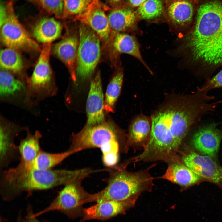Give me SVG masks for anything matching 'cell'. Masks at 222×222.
<instances>
[{
  "instance_id": "obj_1",
  "label": "cell",
  "mask_w": 222,
  "mask_h": 222,
  "mask_svg": "<svg viewBox=\"0 0 222 222\" xmlns=\"http://www.w3.org/2000/svg\"><path fill=\"white\" fill-rule=\"evenodd\" d=\"M214 99L197 91L180 96L164 104L151 117L149 139L144 150L135 157L138 162L162 160L170 163L179 159L177 152L183 140L203 116L214 110Z\"/></svg>"
},
{
  "instance_id": "obj_2",
  "label": "cell",
  "mask_w": 222,
  "mask_h": 222,
  "mask_svg": "<svg viewBox=\"0 0 222 222\" xmlns=\"http://www.w3.org/2000/svg\"><path fill=\"white\" fill-rule=\"evenodd\" d=\"M182 39L181 49L195 74L208 77L222 65V4L212 1L201 5Z\"/></svg>"
},
{
  "instance_id": "obj_3",
  "label": "cell",
  "mask_w": 222,
  "mask_h": 222,
  "mask_svg": "<svg viewBox=\"0 0 222 222\" xmlns=\"http://www.w3.org/2000/svg\"><path fill=\"white\" fill-rule=\"evenodd\" d=\"M84 173L82 169L38 170L23 168L17 166L3 173V183L8 189L3 198L10 200L23 191L45 190L65 185L81 178Z\"/></svg>"
},
{
  "instance_id": "obj_4",
  "label": "cell",
  "mask_w": 222,
  "mask_h": 222,
  "mask_svg": "<svg viewBox=\"0 0 222 222\" xmlns=\"http://www.w3.org/2000/svg\"><path fill=\"white\" fill-rule=\"evenodd\" d=\"M125 166L109 168L107 186L99 192L92 194L90 202L113 200H130L134 203L142 192L152 190L154 178L149 173L151 166L132 172L126 170Z\"/></svg>"
},
{
  "instance_id": "obj_5",
  "label": "cell",
  "mask_w": 222,
  "mask_h": 222,
  "mask_svg": "<svg viewBox=\"0 0 222 222\" xmlns=\"http://www.w3.org/2000/svg\"><path fill=\"white\" fill-rule=\"evenodd\" d=\"M114 125L105 122L96 125L85 126L73 137L68 150L77 153L87 149L100 148L102 154L121 148L119 134Z\"/></svg>"
},
{
  "instance_id": "obj_6",
  "label": "cell",
  "mask_w": 222,
  "mask_h": 222,
  "mask_svg": "<svg viewBox=\"0 0 222 222\" xmlns=\"http://www.w3.org/2000/svg\"><path fill=\"white\" fill-rule=\"evenodd\" d=\"M83 179H79L65 185L57 197L46 208L33 214L37 217L46 213L57 211L72 220L83 217V205L89 203L91 194L87 192L82 185Z\"/></svg>"
},
{
  "instance_id": "obj_7",
  "label": "cell",
  "mask_w": 222,
  "mask_h": 222,
  "mask_svg": "<svg viewBox=\"0 0 222 222\" xmlns=\"http://www.w3.org/2000/svg\"><path fill=\"white\" fill-rule=\"evenodd\" d=\"M0 25L1 40L7 47L17 50L41 51L38 44L30 36L18 19L12 2L3 5Z\"/></svg>"
},
{
  "instance_id": "obj_8",
  "label": "cell",
  "mask_w": 222,
  "mask_h": 222,
  "mask_svg": "<svg viewBox=\"0 0 222 222\" xmlns=\"http://www.w3.org/2000/svg\"><path fill=\"white\" fill-rule=\"evenodd\" d=\"M76 77L84 80L92 75L101 56L100 38L88 25L81 23L79 27Z\"/></svg>"
},
{
  "instance_id": "obj_9",
  "label": "cell",
  "mask_w": 222,
  "mask_h": 222,
  "mask_svg": "<svg viewBox=\"0 0 222 222\" xmlns=\"http://www.w3.org/2000/svg\"><path fill=\"white\" fill-rule=\"evenodd\" d=\"M51 43L45 44L28 81L27 94V99L31 98L42 99L55 94L51 84L50 65Z\"/></svg>"
},
{
  "instance_id": "obj_10",
  "label": "cell",
  "mask_w": 222,
  "mask_h": 222,
  "mask_svg": "<svg viewBox=\"0 0 222 222\" xmlns=\"http://www.w3.org/2000/svg\"><path fill=\"white\" fill-rule=\"evenodd\" d=\"M182 155V163L202 179L214 183L222 190V167L212 158L189 149Z\"/></svg>"
},
{
  "instance_id": "obj_11",
  "label": "cell",
  "mask_w": 222,
  "mask_h": 222,
  "mask_svg": "<svg viewBox=\"0 0 222 222\" xmlns=\"http://www.w3.org/2000/svg\"><path fill=\"white\" fill-rule=\"evenodd\" d=\"M217 125L212 123L199 128L193 135L190 141L195 150L212 158L217 155L222 139V129L217 128Z\"/></svg>"
},
{
  "instance_id": "obj_12",
  "label": "cell",
  "mask_w": 222,
  "mask_h": 222,
  "mask_svg": "<svg viewBox=\"0 0 222 222\" xmlns=\"http://www.w3.org/2000/svg\"><path fill=\"white\" fill-rule=\"evenodd\" d=\"M74 20L89 27L104 42L109 40L111 30L107 16L99 0H93L84 12L75 17Z\"/></svg>"
},
{
  "instance_id": "obj_13",
  "label": "cell",
  "mask_w": 222,
  "mask_h": 222,
  "mask_svg": "<svg viewBox=\"0 0 222 222\" xmlns=\"http://www.w3.org/2000/svg\"><path fill=\"white\" fill-rule=\"evenodd\" d=\"M104 101L100 72L98 71L92 80L86 103V126H92L105 122Z\"/></svg>"
},
{
  "instance_id": "obj_14",
  "label": "cell",
  "mask_w": 222,
  "mask_h": 222,
  "mask_svg": "<svg viewBox=\"0 0 222 222\" xmlns=\"http://www.w3.org/2000/svg\"><path fill=\"white\" fill-rule=\"evenodd\" d=\"M194 13L193 6L189 0L171 2L166 12L168 22L176 29L182 31L183 36L191 29Z\"/></svg>"
},
{
  "instance_id": "obj_15",
  "label": "cell",
  "mask_w": 222,
  "mask_h": 222,
  "mask_svg": "<svg viewBox=\"0 0 222 222\" xmlns=\"http://www.w3.org/2000/svg\"><path fill=\"white\" fill-rule=\"evenodd\" d=\"M134 203L130 200H110L84 208L80 222L92 220H106L124 213Z\"/></svg>"
},
{
  "instance_id": "obj_16",
  "label": "cell",
  "mask_w": 222,
  "mask_h": 222,
  "mask_svg": "<svg viewBox=\"0 0 222 222\" xmlns=\"http://www.w3.org/2000/svg\"><path fill=\"white\" fill-rule=\"evenodd\" d=\"M78 46V38L76 35H72L56 43L53 49L54 54L66 65L74 82L77 79Z\"/></svg>"
},
{
  "instance_id": "obj_17",
  "label": "cell",
  "mask_w": 222,
  "mask_h": 222,
  "mask_svg": "<svg viewBox=\"0 0 222 222\" xmlns=\"http://www.w3.org/2000/svg\"><path fill=\"white\" fill-rule=\"evenodd\" d=\"M107 17L111 30L116 33L138 32L137 16L130 8L122 5L112 8Z\"/></svg>"
},
{
  "instance_id": "obj_18",
  "label": "cell",
  "mask_w": 222,
  "mask_h": 222,
  "mask_svg": "<svg viewBox=\"0 0 222 222\" xmlns=\"http://www.w3.org/2000/svg\"><path fill=\"white\" fill-rule=\"evenodd\" d=\"M151 122L150 119L143 115L137 116L130 126L126 144L124 151L129 147L138 148L146 146L150 135Z\"/></svg>"
},
{
  "instance_id": "obj_19",
  "label": "cell",
  "mask_w": 222,
  "mask_h": 222,
  "mask_svg": "<svg viewBox=\"0 0 222 222\" xmlns=\"http://www.w3.org/2000/svg\"><path fill=\"white\" fill-rule=\"evenodd\" d=\"M183 187H188L199 182L202 178L183 164L171 163L164 174L159 177Z\"/></svg>"
},
{
  "instance_id": "obj_20",
  "label": "cell",
  "mask_w": 222,
  "mask_h": 222,
  "mask_svg": "<svg viewBox=\"0 0 222 222\" xmlns=\"http://www.w3.org/2000/svg\"><path fill=\"white\" fill-rule=\"evenodd\" d=\"M62 26L59 22L51 17L39 20L32 30V35L38 41L45 44L51 43L60 35Z\"/></svg>"
},
{
  "instance_id": "obj_21",
  "label": "cell",
  "mask_w": 222,
  "mask_h": 222,
  "mask_svg": "<svg viewBox=\"0 0 222 222\" xmlns=\"http://www.w3.org/2000/svg\"><path fill=\"white\" fill-rule=\"evenodd\" d=\"M40 134L36 131L34 134H29L20 142L19 150L21 161L18 165L26 168H32L33 163L41 151L39 139Z\"/></svg>"
},
{
  "instance_id": "obj_22",
  "label": "cell",
  "mask_w": 222,
  "mask_h": 222,
  "mask_svg": "<svg viewBox=\"0 0 222 222\" xmlns=\"http://www.w3.org/2000/svg\"><path fill=\"white\" fill-rule=\"evenodd\" d=\"M113 44L117 52L134 57L151 72L142 57L139 45L134 36L125 33H116L113 37Z\"/></svg>"
},
{
  "instance_id": "obj_23",
  "label": "cell",
  "mask_w": 222,
  "mask_h": 222,
  "mask_svg": "<svg viewBox=\"0 0 222 222\" xmlns=\"http://www.w3.org/2000/svg\"><path fill=\"white\" fill-rule=\"evenodd\" d=\"M74 153L68 150L57 153H51L41 151L34 161L32 168L48 170L59 164Z\"/></svg>"
},
{
  "instance_id": "obj_24",
  "label": "cell",
  "mask_w": 222,
  "mask_h": 222,
  "mask_svg": "<svg viewBox=\"0 0 222 222\" xmlns=\"http://www.w3.org/2000/svg\"><path fill=\"white\" fill-rule=\"evenodd\" d=\"M23 83L8 72H0V95L3 99L25 91Z\"/></svg>"
},
{
  "instance_id": "obj_25",
  "label": "cell",
  "mask_w": 222,
  "mask_h": 222,
  "mask_svg": "<svg viewBox=\"0 0 222 222\" xmlns=\"http://www.w3.org/2000/svg\"><path fill=\"white\" fill-rule=\"evenodd\" d=\"M123 79V72L120 70L114 75L108 84L104 101V110L106 111L112 112L114 111L115 103L121 92Z\"/></svg>"
},
{
  "instance_id": "obj_26",
  "label": "cell",
  "mask_w": 222,
  "mask_h": 222,
  "mask_svg": "<svg viewBox=\"0 0 222 222\" xmlns=\"http://www.w3.org/2000/svg\"><path fill=\"white\" fill-rule=\"evenodd\" d=\"M0 54V64L2 68L14 73L21 71L23 60L17 50L7 47L1 50Z\"/></svg>"
},
{
  "instance_id": "obj_27",
  "label": "cell",
  "mask_w": 222,
  "mask_h": 222,
  "mask_svg": "<svg viewBox=\"0 0 222 222\" xmlns=\"http://www.w3.org/2000/svg\"><path fill=\"white\" fill-rule=\"evenodd\" d=\"M163 10L162 0H147L139 7L138 14L142 19L151 20L160 16Z\"/></svg>"
},
{
  "instance_id": "obj_28",
  "label": "cell",
  "mask_w": 222,
  "mask_h": 222,
  "mask_svg": "<svg viewBox=\"0 0 222 222\" xmlns=\"http://www.w3.org/2000/svg\"><path fill=\"white\" fill-rule=\"evenodd\" d=\"M93 0H64L63 17L79 15L87 9Z\"/></svg>"
},
{
  "instance_id": "obj_29",
  "label": "cell",
  "mask_w": 222,
  "mask_h": 222,
  "mask_svg": "<svg viewBox=\"0 0 222 222\" xmlns=\"http://www.w3.org/2000/svg\"><path fill=\"white\" fill-rule=\"evenodd\" d=\"M10 124L1 123L0 128V142L1 156L2 160L5 158L11 146V133L13 129Z\"/></svg>"
},
{
  "instance_id": "obj_30",
  "label": "cell",
  "mask_w": 222,
  "mask_h": 222,
  "mask_svg": "<svg viewBox=\"0 0 222 222\" xmlns=\"http://www.w3.org/2000/svg\"><path fill=\"white\" fill-rule=\"evenodd\" d=\"M42 6L48 12L58 18L63 17L64 0H39Z\"/></svg>"
},
{
  "instance_id": "obj_31",
  "label": "cell",
  "mask_w": 222,
  "mask_h": 222,
  "mask_svg": "<svg viewBox=\"0 0 222 222\" xmlns=\"http://www.w3.org/2000/svg\"><path fill=\"white\" fill-rule=\"evenodd\" d=\"M222 88V69L211 79H208L201 87H198L197 91L207 93L211 90Z\"/></svg>"
},
{
  "instance_id": "obj_32",
  "label": "cell",
  "mask_w": 222,
  "mask_h": 222,
  "mask_svg": "<svg viewBox=\"0 0 222 222\" xmlns=\"http://www.w3.org/2000/svg\"><path fill=\"white\" fill-rule=\"evenodd\" d=\"M33 212L31 207L27 209V214L24 217L19 215L17 219V222H40L36 217L33 216Z\"/></svg>"
},
{
  "instance_id": "obj_33",
  "label": "cell",
  "mask_w": 222,
  "mask_h": 222,
  "mask_svg": "<svg viewBox=\"0 0 222 222\" xmlns=\"http://www.w3.org/2000/svg\"><path fill=\"white\" fill-rule=\"evenodd\" d=\"M147 0H128L130 4L133 7L139 6Z\"/></svg>"
},
{
  "instance_id": "obj_34",
  "label": "cell",
  "mask_w": 222,
  "mask_h": 222,
  "mask_svg": "<svg viewBox=\"0 0 222 222\" xmlns=\"http://www.w3.org/2000/svg\"><path fill=\"white\" fill-rule=\"evenodd\" d=\"M108 1L112 8L122 5L121 0H108Z\"/></svg>"
},
{
  "instance_id": "obj_35",
  "label": "cell",
  "mask_w": 222,
  "mask_h": 222,
  "mask_svg": "<svg viewBox=\"0 0 222 222\" xmlns=\"http://www.w3.org/2000/svg\"><path fill=\"white\" fill-rule=\"evenodd\" d=\"M165 0L172 2V1H179V0Z\"/></svg>"
},
{
  "instance_id": "obj_36",
  "label": "cell",
  "mask_w": 222,
  "mask_h": 222,
  "mask_svg": "<svg viewBox=\"0 0 222 222\" xmlns=\"http://www.w3.org/2000/svg\"><path fill=\"white\" fill-rule=\"evenodd\" d=\"M1 222H2V221H1Z\"/></svg>"
},
{
  "instance_id": "obj_37",
  "label": "cell",
  "mask_w": 222,
  "mask_h": 222,
  "mask_svg": "<svg viewBox=\"0 0 222 222\" xmlns=\"http://www.w3.org/2000/svg\"></svg>"
}]
</instances>
